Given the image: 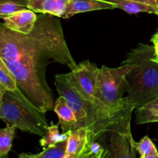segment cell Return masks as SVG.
Wrapping results in <instances>:
<instances>
[{"mask_svg": "<svg viewBox=\"0 0 158 158\" xmlns=\"http://www.w3.org/2000/svg\"><path fill=\"white\" fill-rule=\"evenodd\" d=\"M0 57L15 77L18 88L41 112L53 110V93L46 80L51 63L73 69L77 63L69 51L59 17L41 13L31 32L20 33L0 23Z\"/></svg>", "mask_w": 158, "mask_h": 158, "instance_id": "obj_1", "label": "cell"}, {"mask_svg": "<svg viewBox=\"0 0 158 158\" xmlns=\"http://www.w3.org/2000/svg\"><path fill=\"white\" fill-rule=\"evenodd\" d=\"M59 95L66 100L73 110L77 120L78 127H86L89 130V142L98 140L106 135L110 127L125 114L130 104L121 112L113 114L97 103L85 97L72 84L66 73L57 74L54 81Z\"/></svg>", "mask_w": 158, "mask_h": 158, "instance_id": "obj_2", "label": "cell"}, {"mask_svg": "<svg viewBox=\"0 0 158 158\" xmlns=\"http://www.w3.org/2000/svg\"><path fill=\"white\" fill-rule=\"evenodd\" d=\"M154 46L140 43L127 53L122 63L134 65L126 76L130 90L127 97L135 110L158 97V63Z\"/></svg>", "mask_w": 158, "mask_h": 158, "instance_id": "obj_3", "label": "cell"}, {"mask_svg": "<svg viewBox=\"0 0 158 158\" xmlns=\"http://www.w3.org/2000/svg\"><path fill=\"white\" fill-rule=\"evenodd\" d=\"M0 120L22 131L43 137L49 126L41 112L19 89L6 91L0 103Z\"/></svg>", "mask_w": 158, "mask_h": 158, "instance_id": "obj_4", "label": "cell"}, {"mask_svg": "<svg viewBox=\"0 0 158 158\" xmlns=\"http://www.w3.org/2000/svg\"><path fill=\"white\" fill-rule=\"evenodd\" d=\"M134 68V65L122 63L117 68L103 65L99 69L96 99L112 114H118L132 104L123 95L126 91L130 90L126 76Z\"/></svg>", "mask_w": 158, "mask_h": 158, "instance_id": "obj_5", "label": "cell"}, {"mask_svg": "<svg viewBox=\"0 0 158 158\" xmlns=\"http://www.w3.org/2000/svg\"><path fill=\"white\" fill-rule=\"evenodd\" d=\"M134 106L128 108L125 114L110 127L106 134L110 135V157L135 158L137 150L135 140L131 133V115Z\"/></svg>", "mask_w": 158, "mask_h": 158, "instance_id": "obj_6", "label": "cell"}, {"mask_svg": "<svg viewBox=\"0 0 158 158\" xmlns=\"http://www.w3.org/2000/svg\"><path fill=\"white\" fill-rule=\"evenodd\" d=\"M99 69H100L97 67L95 63H91L89 60H86L77 64V66L73 69H72L70 73H66V75L69 81L72 83V84L85 97L101 106L96 99ZM101 106L104 108L103 106ZM106 110H108L107 109Z\"/></svg>", "mask_w": 158, "mask_h": 158, "instance_id": "obj_7", "label": "cell"}, {"mask_svg": "<svg viewBox=\"0 0 158 158\" xmlns=\"http://www.w3.org/2000/svg\"><path fill=\"white\" fill-rule=\"evenodd\" d=\"M38 15L34 11L29 9H22L8 16L4 17L3 24L11 30L28 34L31 32L35 26Z\"/></svg>", "mask_w": 158, "mask_h": 158, "instance_id": "obj_8", "label": "cell"}, {"mask_svg": "<svg viewBox=\"0 0 158 158\" xmlns=\"http://www.w3.org/2000/svg\"><path fill=\"white\" fill-rule=\"evenodd\" d=\"M89 130L78 127L69 131L65 158H81L89 143Z\"/></svg>", "mask_w": 158, "mask_h": 158, "instance_id": "obj_9", "label": "cell"}, {"mask_svg": "<svg viewBox=\"0 0 158 158\" xmlns=\"http://www.w3.org/2000/svg\"><path fill=\"white\" fill-rule=\"evenodd\" d=\"M117 6L106 0H69L63 19L90 11L117 9Z\"/></svg>", "mask_w": 158, "mask_h": 158, "instance_id": "obj_10", "label": "cell"}, {"mask_svg": "<svg viewBox=\"0 0 158 158\" xmlns=\"http://www.w3.org/2000/svg\"><path fill=\"white\" fill-rule=\"evenodd\" d=\"M53 111L58 116L59 124L61 126L63 133L78 128L75 114L64 97L60 96L55 100Z\"/></svg>", "mask_w": 158, "mask_h": 158, "instance_id": "obj_11", "label": "cell"}, {"mask_svg": "<svg viewBox=\"0 0 158 158\" xmlns=\"http://www.w3.org/2000/svg\"><path fill=\"white\" fill-rule=\"evenodd\" d=\"M69 0H28V9L35 13L50 14L63 18Z\"/></svg>", "mask_w": 158, "mask_h": 158, "instance_id": "obj_12", "label": "cell"}, {"mask_svg": "<svg viewBox=\"0 0 158 158\" xmlns=\"http://www.w3.org/2000/svg\"><path fill=\"white\" fill-rule=\"evenodd\" d=\"M137 124L158 122V97L136 110Z\"/></svg>", "mask_w": 158, "mask_h": 158, "instance_id": "obj_13", "label": "cell"}, {"mask_svg": "<svg viewBox=\"0 0 158 158\" xmlns=\"http://www.w3.org/2000/svg\"><path fill=\"white\" fill-rule=\"evenodd\" d=\"M114 3L119 9H123L129 14H135L139 12H148L158 15V11L150 5L133 0H106Z\"/></svg>", "mask_w": 158, "mask_h": 158, "instance_id": "obj_14", "label": "cell"}, {"mask_svg": "<svg viewBox=\"0 0 158 158\" xmlns=\"http://www.w3.org/2000/svg\"><path fill=\"white\" fill-rule=\"evenodd\" d=\"M67 140L59 142L44 148L43 151L38 154H19L21 158H65Z\"/></svg>", "mask_w": 158, "mask_h": 158, "instance_id": "obj_15", "label": "cell"}, {"mask_svg": "<svg viewBox=\"0 0 158 158\" xmlns=\"http://www.w3.org/2000/svg\"><path fill=\"white\" fill-rule=\"evenodd\" d=\"M69 135V132H65L60 134L59 131V124L51 123L47 127L46 135L42 137L40 140V145L42 148H46L50 145L55 144L59 142L66 140Z\"/></svg>", "mask_w": 158, "mask_h": 158, "instance_id": "obj_16", "label": "cell"}, {"mask_svg": "<svg viewBox=\"0 0 158 158\" xmlns=\"http://www.w3.org/2000/svg\"><path fill=\"white\" fill-rule=\"evenodd\" d=\"M16 128L11 125L0 128V158L7 157L12 146Z\"/></svg>", "mask_w": 158, "mask_h": 158, "instance_id": "obj_17", "label": "cell"}, {"mask_svg": "<svg viewBox=\"0 0 158 158\" xmlns=\"http://www.w3.org/2000/svg\"><path fill=\"white\" fill-rule=\"evenodd\" d=\"M135 148L140 158H158V151L148 136H145L139 142L135 141Z\"/></svg>", "mask_w": 158, "mask_h": 158, "instance_id": "obj_18", "label": "cell"}, {"mask_svg": "<svg viewBox=\"0 0 158 158\" xmlns=\"http://www.w3.org/2000/svg\"><path fill=\"white\" fill-rule=\"evenodd\" d=\"M0 84L6 91H13L18 89L15 77L1 57H0Z\"/></svg>", "mask_w": 158, "mask_h": 158, "instance_id": "obj_19", "label": "cell"}, {"mask_svg": "<svg viewBox=\"0 0 158 158\" xmlns=\"http://www.w3.org/2000/svg\"><path fill=\"white\" fill-rule=\"evenodd\" d=\"M28 9V0H0V18Z\"/></svg>", "mask_w": 158, "mask_h": 158, "instance_id": "obj_20", "label": "cell"}, {"mask_svg": "<svg viewBox=\"0 0 158 158\" xmlns=\"http://www.w3.org/2000/svg\"><path fill=\"white\" fill-rule=\"evenodd\" d=\"M110 157V151L105 148L98 140L88 143L81 158H103Z\"/></svg>", "mask_w": 158, "mask_h": 158, "instance_id": "obj_21", "label": "cell"}, {"mask_svg": "<svg viewBox=\"0 0 158 158\" xmlns=\"http://www.w3.org/2000/svg\"><path fill=\"white\" fill-rule=\"evenodd\" d=\"M133 1L139 2H143V3H145V4L150 5V6L155 8V9L158 11L157 6V1H156V0H133Z\"/></svg>", "mask_w": 158, "mask_h": 158, "instance_id": "obj_22", "label": "cell"}, {"mask_svg": "<svg viewBox=\"0 0 158 158\" xmlns=\"http://www.w3.org/2000/svg\"><path fill=\"white\" fill-rule=\"evenodd\" d=\"M151 42H152L153 44H154V47L158 46V32H156V33L153 35L152 38H151Z\"/></svg>", "mask_w": 158, "mask_h": 158, "instance_id": "obj_23", "label": "cell"}, {"mask_svg": "<svg viewBox=\"0 0 158 158\" xmlns=\"http://www.w3.org/2000/svg\"><path fill=\"white\" fill-rule=\"evenodd\" d=\"M6 91V90L4 89V88H3V86L0 84V103H1L2 100V97H3V96H4Z\"/></svg>", "mask_w": 158, "mask_h": 158, "instance_id": "obj_24", "label": "cell"}, {"mask_svg": "<svg viewBox=\"0 0 158 158\" xmlns=\"http://www.w3.org/2000/svg\"><path fill=\"white\" fill-rule=\"evenodd\" d=\"M154 49H155L156 57H157V58H158V46H156V47H154Z\"/></svg>", "mask_w": 158, "mask_h": 158, "instance_id": "obj_25", "label": "cell"}, {"mask_svg": "<svg viewBox=\"0 0 158 158\" xmlns=\"http://www.w3.org/2000/svg\"><path fill=\"white\" fill-rule=\"evenodd\" d=\"M154 60H155L156 62H157V63H158V58H157V57H156V56H155V57H154Z\"/></svg>", "mask_w": 158, "mask_h": 158, "instance_id": "obj_26", "label": "cell"}, {"mask_svg": "<svg viewBox=\"0 0 158 158\" xmlns=\"http://www.w3.org/2000/svg\"><path fill=\"white\" fill-rule=\"evenodd\" d=\"M157 1V9H158V0H156Z\"/></svg>", "mask_w": 158, "mask_h": 158, "instance_id": "obj_27", "label": "cell"}]
</instances>
